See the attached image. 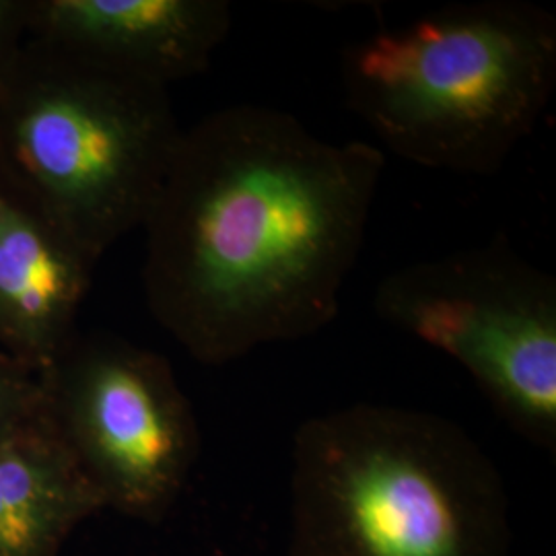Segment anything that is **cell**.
Returning a JSON list of instances; mask_svg holds the SVG:
<instances>
[{
    "instance_id": "cell-1",
    "label": "cell",
    "mask_w": 556,
    "mask_h": 556,
    "mask_svg": "<svg viewBox=\"0 0 556 556\" xmlns=\"http://www.w3.org/2000/svg\"><path fill=\"white\" fill-rule=\"evenodd\" d=\"M381 149L231 105L181 130L144 229L149 312L188 355L227 365L332 324L365 243Z\"/></svg>"
},
{
    "instance_id": "cell-2",
    "label": "cell",
    "mask_w": 556,
    "mask_h": 556,
    "mask_svg": "<svg viewBox=\"0 0 556 556\" xmlns=\"http://www.w3.org/2000/svg\"><path fill=\"white\" fill-rule=\"evenodd\" d=\"M289 556H511L507 495L447 418L355 404L293 439Z\"/></svg>"
},
{
    "instance_id": "cell-3",
    "label": "cell",
    "mask_w": 556,
    "mask_h": 556,
    "mask_svg": "<svg viewBox=\"0 0 556 556\" xmlns=\"http://www.w3.org/2000/svg\"><path fill=\"white\" fill-rule=\"evenodd\" d=\"M342 80L349 108L397 157L489 176L551 103L556 20L519 0L441 7L353 43Z\"/></svg>"
},
{
    "instance_id": "cell-4",
    "label": "cell",
    "mask_w": 556,
    "mask_h": 556,
    "mask_svg": "<svg viewBox=\"0 0 556 556\" xmlns=\"http://www.w3.org/2000/svg\"><path fill=\"white\" fill-rule=\"evenodd\" d=\"M179 137L169 89L46 41L0 87V178L96 262L142 227Z\"/></svg>"
},
{
    "instance_id": "cell-5",
    "label": "cell",
    "mask_w": 556,
    "mask_h": 556,
    "mask_svg": "<svg viewBox=\"0 0 556 556\" xmlns=\"http://www.w3.org/2000/svg\"><path fill=\"white\" fill-rule=\"evenodd\" d=\"M374 309L456 358L517 435L555 454V277L505 245L464 250L383 278Z\"/></svg>"
},
{
    "instance_id": "cell-6",
    "label": "cell",
    "mask_w": 556,
    "mask_h": 556,
    "mask_svg": "<svg viewBox=\"0 0 556 556\" xmlns=\"http://www.w3.org/2000/svg\"><path fill=\"white\" fill-rule=\"evenodd\" d=\"M50 427L103 509L160 521L200 456L199 420L167 358L108 332H75L41 374Z\"/></svg>"
},
{
    "instance_id": "cell-7",
    "label": "cell",
    "mask_w": 556,
    "mask_h": 556,
    "mask_svg": "<svg viewBox=\"0 0 556 556\" xmlns=\"http://www.w3.org/2000/svg\"><path fill=\"white\" fill-rule=\"evenodd\" d=\"M227 0H29V38L169 89L204 73L229 36Z\"/></svg>"
},
{
    "instance_id": "cell-8",
    "label": "cell",
    "mask_w": 556,
    "mask_h": 556,
    "mask_svg": "<svg viewBox=\"0 0 556 556\" xmlns=\"http://www.w3.org/2000/svg\"><path fill=\"white\" fill-rule=\"evenodd\" d=\"M98 262L0 178V344L41 374L77 332Z\"/></svg>"
},
{
    "instance_id": "cell-9",
    "label": "cell",
    "mask_w": 556,
    "mask_h": 556,
    "mask_svg": "<svg viewBox=\"0 0 556 556\" xmlns=\"http://www.w3.org/2000/svg\"><path fill=\"white\" fill-rule=\"evenodd\" d=\"M100 495L41 415L0 439V556H59Z\"/></svg>"
},
{
    "instance_id": "cell-10",
    "label": "cell",
    "mask_w": 556,
    "mask_h": 556,
    "mask_svg": "<svg viewBox=\"0 0 556 556\" xmlns=\"http://www.w3.org/2000/svg\"><path fill=\"white\" fill-rule=\"evenodd\" d=\"M41 415L38 374L0 351V439Z\"/></svg>"
},
{
    "instance_id": "cell-11",
    "label": "cell",
    "mask_w": 556,
    "mask_h": 556,
    "mask_svg": "<svg viewBox=\"0 0 556 556\" xmlns=\"http://www.w3.org/2000/svg\"><path fill=\"white\" fill-rule=\"evenodd\" d=\"M29 41V0H0V87Z\"/></svg>"
}]
</instances>
